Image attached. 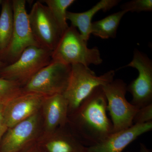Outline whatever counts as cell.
<instances>
[{
	"label": "cell",
	"instance_id": "cell-1",
	"mask_svg": "<svg viewBox=\"0 0 152 152\" xmlns=\"http://www.w3.org/2000/svg\"><path fill=\"white\" fill-rule=\"evenodd\" d=\"M107 104L102 86H99L69 114L68 126L85 146L99 143L113 133V124L107 115Z\"/></svg>",
	"mask_w": 152,
	"mask_h": 152
},
{
	"label": "cell",
	"instance_id": "cell-2",
	"mask_svg": "<svg viewBox=\"0 0 152 152\" xmlns=\"http://www.w3.org/2000/svg\"><path fill=\"white\" fill-rule=\"evenodd\" d=\"M87 42L77 28L70 26L52 51V61L68 65L80 64L87 67L101 64L103 59L99 50L96 47L89 48Z\"/></svg>",
	"mask_w": 152,
	"mask_h": 152
},
{
	"label": "cell",
	"instance_id": "cell-3",
	"mask_svg": "<svg viewBox=\"0 0 152 152\" xmlns=\"http://www.w3.org/2000/svg\"><path fill=\"white\" fill-rule=\"evenodd\" d=\"M115 75L113 70L97 76L89 67L80 64L71 65L69 80L63 94L69 103V114L76 110L96 87L113 81Z\"/></svg>",
	"mask_w": 152,
	"mask_h": 152
},
{
	"label": "cell",
	"instance_id": "cell-4",
	"mask_svg": "<svg viewBox=\"0 0 152 152\" xmlns=\"http://www.w3.org/2000/svg\"><path fill=\"white\" fill-rule=\"evenodd\" d=\"M52 53L37 46L28 47L15 61L0 70V78L17 82L23 87L38 72L51 62Z\"/></svg>",
	"mask_w": 152,
	"mask_h": 152
},
{
	"label": "cell",
	"instance_id": "cell-5",
	"mask_svg": "<svg viewBox=\"0 0 152 152\" xmlns=\"http://www.w3.org/2000/svg\"><path fill=\"white\" fill-rule=\"evenodd\" d=\"M127 86L121 79L114 80L102 86L107 103V110L111 118L113 133L132 126L133 119L139 109L126 99Z\"/></svg>",
	"mask_w": 152,
	"mask_h": 152
},
{
	"label": "cell",
	"instance_id": "cell-6",
	"mask_svg": "<svg viewBox=\"0 0 152 152\" xmlns=\"http://www.w3.org/2000/svg\"><path fill=\"white\" fill-rule=\"evenodd\" d=\"M71 72V65L52 61L23 87L24 91L46 96L63 94L67 88Z\"/></svg>",
	"mask_w": 152,
	"mask_h": 152
},
{
	"label": "cell",
	"instance_id": "cell-7",
	"mask_svg": "<svg viewBox=\"0 0 152 152\" xmlns=\"http://www.w3.org/2000/svg\"><path fill=\"white\" fill-rule=\"evenodd\" d=\"M12 4L13 11L12 37L10 46L0 59L7 65L15 61L28 47L39 46L30 28L26 10V1L12 0Z\"/></svg>",
	"mask_w": 152,
	"mask_h": 152
},
{
	"label": "cell",
	"instance_id": "cell-8",
	"mask_svg": "<svg viewBox=\"0 0 152 152\" xmlns=\"http://www.w3.org/2000/svg\"><path fill=\"white\" fill-rule=\"evenodd\" d=\"M28 17L33 37L38 46L53 51L62 34L48 7L41 1H37Z\"/></svg>",
	"mask_w": 152,
	"mask_h": 152
},
{
	"label": "cell",
	"instance_id": "cell-9",
	"mask_svg": "<svg viewBox=\"0 0 152 152\" xmlns=\"http://www.w3.org/2000/svg\"><path fill=\"white\" fill-rule=\"evenodd\" d=\"M130 67L138 71L137 77L127 86L132 96V103L139 109L152 103V61L146 54L135 49L132 60L122 68Z\"/></svg>",
	"mask_w": 152,
	"mask_h": 152
},
{
	"label": "cell",
	"instance_id": "cell-10",
	"mask_svg": "<svg viewBox=\"0 0 152 152\" xmlns=\"http://www.w3.org/2000/svg\"><path fill=\"white\" fill-rule=\"evenodd\" d=\"M43 131L41 111L9 128L0 143V152H19L36 141Z\"/></svg>",
	"mask_w": 152,
	"mask_h": 152
},
{
	"label": "cell",
	"instance_id": "cell-11",
	"mask_svg": "<svg viewBox=\"0 0 152 152\" xmlns=\"http://www.w3.org/2000/svg\"><path fill=\"white\" fill-rule=\"evenodd\" d=\"M46 96L25 92L4 105L3 115L8 129L40 111Z\"/></svg>",
	"mask_w": 152,
	"mask_h": 152
},
{
	"label": "cell",
	"instance_id": "cell-12",
	"mask_svg": "<svg viewBox=\"0 0 152 152\" xmlns=\"http://www.w3.org/2000/svg\"><path fill=\"white\" fill-rule=\"evenodd\" d=\"M44 152H87L85 146L66 126L50 133H42L37 140Z\"/></svg>",
	"mask_w": 152,
	"mask_h": 152
},
{
	"label": "cell",
	"instance_id": "cell-13",
	"mask_svg": "<svg viewBox=\"0 0 152 152\" xmlns=\"http://www.w3.org/2000/svg\"><path fill=\"white\" fill-rule=\"evenodd\" d=\"M69 111V103L64 95L47 96L41 110L42 133H52L66 126L68 123Z\"/></svg>",
	"mask_w": 152,
	"mask_h": 152
},
{
	"label": "cell",
	"instance_id": "cell-14",
	"mask_svg": "<svg viewBox=\"0 0 152 152\" xmlns=\"http://www.w3.org/2000/svg\"><path fill=\"white\" fill-rule=\"evenodd\" d=\"M152 129V122L133 124L130 127L112 133L99 143L87 147V152H122L138 137Z\"/></svg>",
	"mask_w": 152,
	"mask_h": 152
},
{
	"label": "cell",
	"instance_id": "cell-15",
	"mask_svg": "<svg viewBox=\"0 0 152 152\" xmlns=\"http://www.w3.org/2000/svg\"><path fill=\"white\" fill-rule=\"evenodd\" d=\"M120 0H101L88 10L83 12H73L67 11V20L71 26L78 28L80 34L85 40H88L91 34L92 20L94 16L101 10L106 12L118 4Z\"/></svg>",
	"mask_w": 152,
	"mask_h": 152
},
{
	"label": "cell",
	"instance_id": "cell-16",
	"mask_svg": "<svg viewBox=\"0 0 152 152\" xmlns=\"http://www.w3.org/2000/svg\"><path fill=\"white\" fill-rule=\"evenodd\" d=\"M0 15V59L10 46L13 30L12 1L4 0Z\"/></svg>",
	"mask_w": 152,
	"mask_h": 152
},
{
	"label": "cell",
	"instance_id": "cell-17",
	"mask_svg": "<svg viewBox=\"0 0 152 152\" xmlns=\"http://www.w3.org/2000/svg\"><path fill=\"white\" fill-rule=\"evenodd\" d=\"M126 13V11L121 10L99 20L92 22L91 34L102 39H115L121 20Z\"/></svg>",
	"mask_w": 152,
	"mask_h": 152
},
{
	"label": "cell",
	"instance_id": "cell-18",
	"mask_svg": "<svg viewBox=\"0 0 152 152\" xmlns=\"http://www.w3.org/2000/svg\"><path fill=\"white\" fill-rule=\"evenodd\" d=\"M62 34L69 27L67 23V10L75 0H44Z\"/></svg>",
	"mask_w": 152,
	"mask_h": 152
},
{
	"label": "cell",
	"instance_id": "cell-19",
	"mask_svg": "<svg viewBox=\"0 0 152 152\" xmlns=\"http://www.w3.org/2000/svg\"><path fill=\"white\" fill-rule=\"evenodd\" d=\"M24 92L23 87L18 83L0 78V104L4 105Z\"/></svg>",
	"mask_w": 152,
	"mask_h": 152
},
{
	"label": "cell",
	"instance_id": "cell-20",
	"mask_svg": "<svg viewBox=\"0 0 152 152\" xmlns=\"http://www.w3.org/2000/svg\"><path fill=\"white\" fill-rule=\"evenodd\" d=\"M121 8L127 12H151L152 0H133L121 5Z\"/></svg>",
	"mask_w": 152,
	"mask_h": 152
},
{
	"label": "cell",
	"instance_id": "cell-21",
	"mask_svg": "<svg viewBox=\"0 0 152 152\" xmlns=\"http://www.w3.org/2000/svg\"><path fill=\"white\" fill-rule=\"evenodd\" d=\"M152 122V103L139 109L133 119V124Z\"/></svg>",
	"mask_w": 152,
	"mask_h": 152
},
{
	"label": "cell",
	"instance_id": "cell-22",
	"mask_svg": "<svg viewBox=\"0 0 152 152\" xmlns=\"http://www.w3.org/2000/svg\"><path fill=\"white\" fill-rule=\"evenodd\" d=\"M3 105L0 104V142L8 129L3 115Z\"/></svg>",
	"mask_w": 152,
	"mask_h": 152
},
{
	"label": "cell",
	"instance_id": "cell-23",
	"mask_svg": "<svg viewBox=\"0 0 152 152\" xmlns=\"http://www.w3.org/2000/svg\"><path fill=\"white\" fill-rule=\"evenodd\" d=\"M19 152H44L38 145L37 140L26 147Z\"/></svg>",
	"mask_w": 152,
	"mask_h": 152
},
{
	"label": "cell",
	"instance_id": "cell-24",
	"mask_svg": "<svg viewBox=\"0 0 152 152\" xmlns=\"http://www.w3.org/2000/svg\"><path fill=\"white\" fill-rule=\"evenodd\" d=\"M127 152H131L128 151ZM138 152H152L151 150L149 149L143 143L140 144V149Z\"/></svg>",
	"mask_w": 152,
	"mask_h": 152
},
{
	"label": "cell",
	"instance_id": "cell-25",
	"mask_svg": "<svg viewBox=\"0 0 152 152\" xmlns=\"http://www.w3.org/2000/svg\"><path fill=\"white\" fill-rule=\"evenodd\" d=\"M6 65H7V64H6L0 61V70L2 69Z\"/></svg>",
	"mask_w": 152,
	"mask_h": 152
},
{
	"label": "cell",
	"instance_id": "cell-26",
	"mask_svg": "<svg viewBox=\"0 0 152 152\" xmlns=\"http://www.w3.org/2000/svg\"><path fill=\"white\" fill-rule=\"evenodd\" d=\"M3 0H0V5L1 4Z\"/></svg>",
	"mask_w": 152,
	"mask_h": 152
}]
</instances>
